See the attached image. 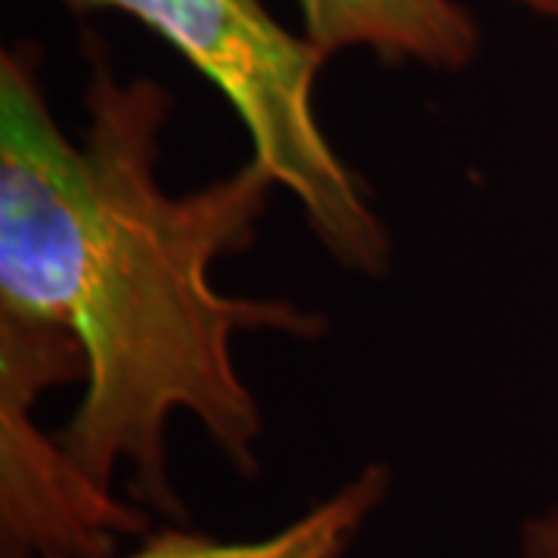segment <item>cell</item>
Returning <instances> with one entry per match:
<instances>
[{"label":"cell","mask_w":558,"mask_h":558,"mask_svg":"<svg viewBox=\"0 0 558 558\" xmlns=\"http://www.w3.org/2000/svg\"><path fill=\"white\" fill-rule=\"evenodd\" d=\"M304 38L319 53L369 50L388 65L462 72L481 32L459 0H299Z\"/></svg>","instance_id":"4"},{"label":"cell","mask_w":558,"mask_h":558,"mask_svg":"<svg viewBox=\"0 0 558 558\" xmlns=\"http://www.w3.org/2000/svg\"><path fill=\"white\" fill-rule=\"evenodd\" d=\"M391 484V469L369 462L267 537L218 539L186 527H161L128 558H348L366 521L385 506Z\"/></svg>","instance_id":"5"},{"label":"cell","mask_w":558,"mask_h":558,"mask_svg":"<svg viewBox=\"0 0 558 558\" xmlns=\"http://www.w3.org/2000/svg\"><path fill=\"white\" fill-rule=\"evenodd\" d=\"M521 558H558V506L521 524Z\"/></svg>","instance_id":"6"},{"label":"cell","mask_w":558,"mask_h":558,"mask_svg":"<svg viewBox=\"0 0 558 558\" xmlns=\"http://www.w3.org/2000/svg\"><path fill=\"white\" fill-rule=\"evenodd\" d=\"M84 134H62L38 53L0 57V323L57 329L84 354V395L57 440L97 487L186 521L168 472V422L196 416L245 478L260 472L264 418L236 369L233 336H323L292 301L233 299L211 270L258 240L277 190L258 161L168 193L159 180L171 94L106 62L84 90Z\"/></svg>","instance_id":"1"},{"label":"cell","mask_w":558,"mask_h":558,"mask_svg":"<svg viewBox=\"0 0 558 558\" xmlns=\"http://www.w3.org/2000/svg\"><path fill=\"white\" fill-rule=\"evenodd\" d=\"M531 13H539V16H549V20H558V0H512Z\"/></svg>","instance_id":"7"},{"label":"cell","mask_w":558,"mask_h":558,"mask_svg":"<svg viewBox=\"0 0 558 558\" xmlns=\"http://www.w3.org/2000/svg\"><path fill=\"white\" fill-rule=\"evenodd\" d=\"M84 379L65 332L0 326V539L3 558H109L149 515L97 487L32 416L44 388Z\"/></svg>","instance_id":"3"},{"label":"cell","mask_w":558,"mask_h":558,"mask_svg":"<svg viewBox=\"0 0 558 558\" xmlns=\"http://www.w3.org/2000/svg\"><path fill=\"white\" fill-rule=\"evenodd\" d=\"M69 13H124L178 47L223 94L252 140V161L299 202L339 267L385 277L391 233L357 171L317 119V75L329 60L282 28L260 0H60Z\"/></svg>","instance_id":"2"}]
</instances>
